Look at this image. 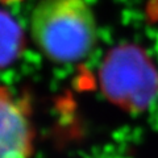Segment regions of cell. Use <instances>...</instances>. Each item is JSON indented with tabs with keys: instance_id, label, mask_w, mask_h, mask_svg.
<instances>
[{
	"instance_id": "cell-1",
	"label": "cell",
	"mask_w": 158,
	"mask_h": 158,
	"mask_svg": "<svg viewBox=\"0 0 158 158\" xmlns=\"http://www.w3.org/2000/svg\"><path fill=\"white\" fill-rule=\"evenodd\" d=\"M38 50L54 63H74L96 44V21L86 0H41L31 17Z\"/></svg>"
},
{
	"instance_id": "cell-2",
	"label": "cell",
	"mask_w": 158,
	"mask_h": 158,
	"mask_svg": "<svg viewBox=\"0 0 158 158\" xmlns=\"http://www.w3.org/2000/svg\"><path fill=\"white\" fill-rule=\"evenodd\" d=\"M102 83L106 95L116 104L141 111L158 94V71L140 48L121 46L104 61Z\"/></svg>"
},
{
	"instance_id": "cell-3",
	"label": "cell",
	"mask_w": 158,
	"mask_h": 158,
	"mask_svg": "<svg viewBox=\"0 0 158 158\" xmlns=\"http://www.w3.org/2000/svg\"><path fill=\"white\" fill-rule=\"evenodd\" d=\"M34 127L29 104L0 86V158H31Z\"/></svg>"
},
{
	"instance_id": "cell-4",
	"label": "cell",
	"mask_w": 158,
	"mask_h": 158,
	"mask_svg": "<svg viewBox=\"0 0 158 158\" xmlns=\"http://www.w3.org/2000/svg\"><path fill=\"white\" fill-rule=\"evenodd\" d=\"M24 48V34L11 15L0 11V69L13 63Z\"/></svg>"
},
{
	"instance_id": "cell-5",
	"label": "cell",
	"mask_w": 158,
	"mask_h": 158,
	"mask_svg": "<svg viewBox=\"0 0 158 158\" xmlns=\"http://www.w3.org/2000/svg\"><path fill=\"white\" fill-rule=\"evenodd\" d=\"M11 2H15V0H11Z\"/></svg>"
}]
</instances>
